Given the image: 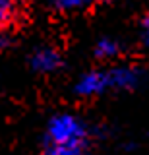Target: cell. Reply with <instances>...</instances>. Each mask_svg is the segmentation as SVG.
<instances>
[{
	"mask_svg": "<svg viewBox=\"0 0 149 155\" xmlns=\"http://www.w3.org/2000/svg\"><path fill=\"white\" fill-rule=\"evenodd\" d=\"M87 128L76 114L62 113L49 120L43 155H85Z\"/></svg>",
	"mask_w": 149,
	"mask_h": 155,
	"instance_id": "1",
	"label": "cell"
},
{
	"mask_svg": "<svg viewBox=\"0 0 149 155\" xmlns=\"http://www.w3.org/2000/svg\"><path fill=\"white\" fill-rule=\"evenodd\" d=\"M109 89H112L109 70H91L81 76L76 84V93L79 97H97Z\"/></svg>",
	"mask_w": 149,
	"mask_h": 155,
	"instance_id": "2",
	"label": "cell"
},
{
	"mask_svg": "<svg viewBox=\"0 0 149 155\" xmlns=\"http://www.w3.org/2000/svg\"><path fill=\"white\" fill-rule=\"evenodd\" d=\"M31 68L41 74H50V72L58 70L62 64L60 52L52 47H39L37 51H33V54L29 58Z\"/></svg>",
	"mask_w": 149,
	"mask_h": 155,
	"instance_id": "3",
	"label": "cell"
},
{
	"mask_svg": "<svg viewBox=\"0 0 149 155\" xmlns=\"http://www.w3.org/2000/svg\"><path fill=\"white\" fill-rule=\"evenodd\" d=\"M110 76V85L112 89H130L138 84V70L130 66H118V68H110L109 70Z\"/></svg>",
	"mask_w": 149,
	"mask_h": 155,
	"instance_id": "4",
	"label": "cell"
},
{
	"mask_svg": "<svg viewBox=\"0 0 149 155\" xmlns=\"http://www.w3.org/2000/svg\"><path fill=\"white\" fill-rule=\"evenodd\" d=\"M118 52H120V45L112 37H103L95 45V56L101 58V60H110V58L118 56Z\"/></svg>",
	"mask_w": 149,
	"mask_h": 155,
	"instance_id": "5",
	"label": "cell"
},
{
	"mask_svg": "<svg viewBox=\"0 0 149 155\" xmlns=\"http://www.w3.org/2000/svg\"><path fill=\"white\" fill-rule=\"evenodd\" d=\"M18 0H0V33L6 31V27L18 16Z\"/></svg>",
	"mask_w": 149,
	"mask_h": 155,
	"instance_id": "6",
	"label": "cell"
},
{
	"mask_svg": "<svg viewBox=\"0 0 149 155\" xmlns=\"http://www.w3.org/2000/svg\"><path fill=\"white\" fill-rule=\"evenodd\" d=\"M52 6L62 10V12H74V10H81L89 6L93 0H50Z\"/></svg>",
	"mask_w": 149,
	"mask_h": 155,
	"instance_id": "7",
	"label": "cell"
},
{
	"mask_svg": "<svg viewBox=\"0 0 149 155\" xmlns=\"http://www.w3.org/2000/svg\"><path fill=\"white\" fill-rule=\"evenodd\" d=\"M139 33H141V43L149 48V12L141 19V29H139Z\"/></svg>",
	"mask_w": 149,
	"mask_h": 155,
	"instance_id": "8",
	"label": "cell"
},
{
	"mask_svg": "<svg viewBox=\"0 0 149 155\" xmlns=\"http://www.w3.org/2000/svg\"><path fill=\"white\" fill-rule=\"evenodd\" d=\"M8 45V39H6V35H4V33H0V51H2L4 47Z\"/></svg>",
	"mask_w": 149,
	"mask_h": 155,
	"instance_id": "9",
	"label": "cell"
},
{
	"mask_svg": "<svg viewBox=\"0 0 149 155\" xmlns=\"http://www.w3.org/2000/svg\"><path fill=\"white\" fill-rule=\"evenodd\" d=\"M103 2H112V0H103Z\"/></svg>",
	"mask_w": 149,
	"mask_h": 155,
	"instance_id": "10",
	"label": "cell"
}]
</instances>
